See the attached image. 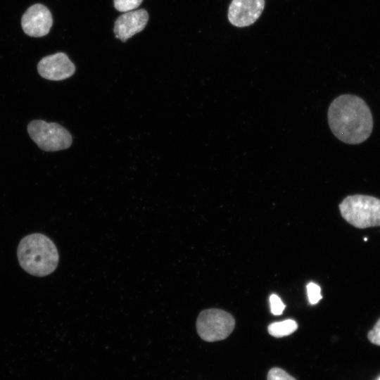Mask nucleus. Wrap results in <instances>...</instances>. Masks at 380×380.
<instances>
[{"label":"nucleus","mask_w":380,"mask_h":380,"mask_svg":"<svg viewBox=\"0 0 380 380\" xmlns=\"http://www.w3.org/2000/svg\"><path fill=\"white\" fill-rule=\"evenodd\" d=\"M329 127L340 141L358 144L366 141L372 134L373 118L366 102L352 94L336 97L328 109Z\"/></svg>","instance_id":"1"},{"label":"nucleus","mask_w":380,"mask_h":380,"mask_svg":"<svg viewBox=\"0 0 380 380\" xmlns=\"http://www.w3.org/2000/svg\"><path fill=\"white\" fill-rule=\"evenodd\" d=\"M17 255L21 267L37 277L51 274L56 269L59 259L54 243L39 233L23 238L18 246Z\"/></svg>","instance_id":"2"},{"label":"nucleus","mask_w":380,"mask_h":380,"mask_svg":"<svg viewBox=\"0 0 380 380\" xmlns=\"http://www.w3.org/2000/svg\"><path fill=\"white\" fill-rule=\"evenodd\" d=\"M343 218L355 227H380V199L372 196H348L339 204Z\"/></svg>","instance_id":"3"},{"label":"nucleus","mask_w":380,"mask_h":380,"mask_svg":"<svg viewBox=\"0 0 380 380\" xmlns=\"http://www.w3.org/2000/svg\"><path fill=\"white\" fill-rule=\"evenodd\" d=\"M30 138L45 151H56L68 148L72 142L71 134L56 122L34 120L27 125Z\"/></svg>","instance_id":"4"},{"label":"nucleus","mask_w":380,"mask_h":380,"mask_svg":"<svg viewBox=\"0 0 380 380\" xmlns=\"http://www.w3.org/2000/svg\"><path fill=\"white\" fill-rule=\"evenodd\" d=\"M235 327V319L227 312L220 309H206L200 312L196 319L199 336L208 342L222 341L227 338Z\"/></svg>","instance_id":"5"},{"label":"nucleus","mask_w":380,"mask_h":380,"mask_svg":"<svg viewBox=\"0 0 380 380\" xmlns=\"http://www.w3.org/2000/svg\"><path fill=\"white\" fill-rule=\"evenodd\" d=\"M53 18L49 8L40 4L31 6L23 14L21 25L24 32L30 37L46 35L52 26Z\"/></svg>","instance_id":"6"},{"label":"nucleus","mask_w":380,"mask_h":380,"mask_svg":"<svg viewBox=\"0 0 380 380\" xmlns=\"http://www.w3.org/2000/svg\"><path fill=\"white\" fill-rule=\"evenodd\" d=\"M37 70L44 79L60 81L72 76L75 66L65 53L58 52L44 57L37 65Z\"/></svg>","instance_id":"7"},{"label":"nucleus","mask_w":380,"mask_h":380,"mask_svg":"<svg viewBox=\"0 0 380 380\" xmlns=\"http://www.w3.org/2000/svg\"><path fill=\"white\" fill-rule=\"evenodd\" d=\"M265 0H232L228 8L229 23L244 27L253 24L261 15Z\"/></svg>","instance_id":"8"},{"label":"nucleus","mask_w":380,"mask_h":380,"mask_svg":"<svg viewBox=\"0 0 380 380\" xmlns=\"http://www.w3.org/2000/svg\"><path fill=\"white\" fill-rule=\"evenodd\" d=\"M148 13L145 9L125 12L114 24L115 37L125 42L135 34L142 31L147 25Z\"/></svg>","instance_id":"9"},{"label":"nucleus","mask_w":380,"mask_h":380,"mask_svg":"<svg viewBox=\"0 0 380 380\" xmlns=\"http://www.w3.org/2000/svg\"><path fill=\"white\" fill-rule=\"evenodd\" d=\"M298 329V324L293 319H285L281 322H276L268 326L269 334L277 338L289 336Z\"/></svg>","instance_id":"10"},{"label":"nucleus","mask_w":380,"mask_h":380,"mask_svg":"<svg viewBox=\"0 0 380 380\" xmlns=\"http://www.w3.org/2000/svg\"><path fill=\"white\" fill-rule=\"evenodd\" d=\"M143 0H114V7L120 12L131 11L137 8Z\"/></svg>","instance_id":"11"},{"label":"nucleus","mask_w":380,"mask_h":380,"mask_svg":"<svg viewBox=\"0 0 380 380\" xmlns=\"http://www.w3.org/2000/svg\"><path fill=\"white\" fill-rule=\"evenodd\" d=\"M307 293L309 302L312 305L317 303L322 298L321 289L315 283L310 282L307 285Z\"/></svg>","instance_id":"12"},{"label":"nucleus","mask_w":380,"mask_h":380,"mask_svg":"<svg viewBox=\"0 0 380 380\" xmlns=\"http://www.w3.org/2000/svg\"><path fill=\"white\" fill-rule=\"evenodd\" d=\"M267 380H296L286 371L279 367H273L267 374Z\"/></svg>","instance_id":"13"},{"label":"nucleus","mask_w":380,"mask_h":380,"mask_svg":"<svg viewBox=\"0 0 380 380\" xmlns=\"http://www.w3.org/2000/svg\"><path fill=\"white\" fill-rule=\"evenodd\" d=\"M270 310L274 315H280L282 314L285 305L281 298L276 294H272L270 297Z\"/></svg>","instance_id":"14"},{"label":"nucleus","mask_w":380,"mask_h":380,"mask_svg":"<svg viewBox=\"0 0 380 380\" xmlns=\"http://www.w3.org/2000/svg\"><path fill=\"white\" fill-rule=\"evenodd\" d=\"M367 338L372 343L380 346V318L373 329L369 331Z\"/></svg>","instance_id":"15"},{"label":"nucleus","mask_w":380,"mask_h":380,"mask_svg":"<svg viewBox=\"0 0 380 380\" xmlns=\"http://www.w3.org/2000/svg\"><path fill=\"white\" fill-rule=\"evenodd\" d=\"M377 380H380V377Z\"/></svg>","instance_id":"16"}]
</instances>
